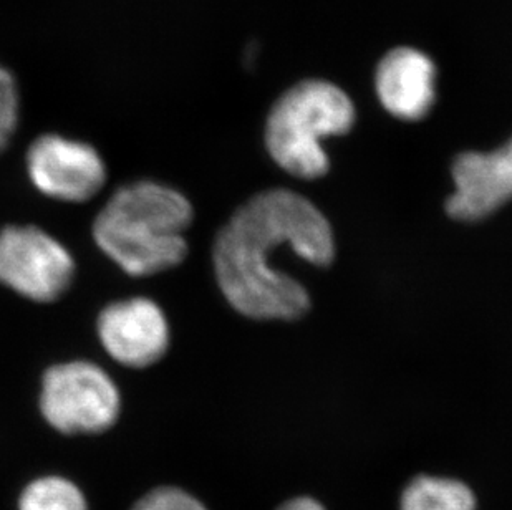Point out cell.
<instances>
[{
	"label": "cell",
	"instance_id": "30bf717a",
	"mask_svg": "<svg viewBox=\"0 0 512 510\" xmlns=\"http://www.w3.org/2000/svg\"><path fill=\"white\" fill-rule=\"evenodd\" d=\"M401 510H476V501L463 482L421 476L403 492Z\"/></svg>",
	"mask_w": 512,
	"mask_h": 510
},
{
	"label": "cell",
	"instance_id": "4fadbf2b",
	"mask_svg": "<svg viewBox=\"0 0 512 510\" xmlns=\"http://www.w3.org/2000/svg\"><path fill=\"white\" fill-rule=\"evenodd\" d=\"M133 510H206V507L178 487H158L136 502Z\"/></svg>",
	"mask_w": 512,
	"mask_h": 510
},
{
	"label": "cell",
	"instance_id": "5b68a950",
	"mask_svg": "<svg viewBox=\"0 0 512 510\" xmlns=\"http://www.w3.org/2000/svg\"><path fill=\"white\" fill-rule=\"evenodd\" d=\"M73 255L37 226L0 229V284L35 304H54L72 289Z\"/></svg>",
	"mask_w": 512,
	"mask_h": 510
},
{
	"label": "cell",
	"instance_id": "7c38bea8",
	"mask_svg": "<svg viewBox=\"0 0 512 510\" xmlns=\"http://www.w3.org/2000/svg\"><path fill=\"white\" fill-rule=\"evenodd\" d=\"M20 118L19 88L14 75L0 67V154L9 148Z\"/></svg>",
	"mask_w": 512,
	"mask_h": 510
},
{
	"label": "cell",
	"instance_id": "3957f363",
	"mask_svg": "<svg viewBox=\"0 0 512 510\" xmlns=\"http://www.w3.org/2000/svg\"><path fill=\"white\" fill-rule=\"evenodd\" d=\"M353 121L355 106L342 88L324 80H305L272 106L266 125L267 151L295 178H320L329 171L320 140L347 133Z\"/></svg>",
	"mask_w": 512,
	"mask_h": 510
},
{
	"label": "cell",
	"instance_id": "5bb4252c",
	"mask_svg": "<svg viewBox=\"0 0 512 510\" xmlns=\"http://www.w3.org/2000/svg\"><path fill=\"white\" fill-rule=\"evenodd\" d=\"M277 510H324L319 502L309 497H299V499H292V501L285 502L284 506L279 507Z\"/></svg>",
	"mask_w": 512,
	"mask_h": 510
},
{
	"label": "cell",
	"instance_id": "ba28073f",
	"mask_svg": "<svg viewBox=\"0 0 512 510\" xmlns=\"http://www.w3.org/2000/svg\"><path fill=\"white\" fill-rule=\"evenodd\" d=\"M455 193L446 211L459 221H479L512 199V138L493 153H463L453 163Z\"/></svg>",
	"mask_w": 512,
	"mask_h": 510
},
{
	"label": "cell",
	"instance_id": "8fae6325",
	"mask_svg": "<svg viewBox=\"0 0 512 510\" xmlns=\"http://www.w3.org/2000/svg\"><path fill=\"white\" fill-rule=\"evenodd\" d=\"M20 510H88L82 491L63 477L49 476L30 482L19 501Z\"/></svg>",
	"mask_w": 512,
	"mask_h": 510
},
{
	"label": "cell",
	"instance_id": "9c48e42d",
	"mask_svg": "<svg viewBox=\"0 0 512 510\" xmlns=\"http://www.w3.org/2000/svg\"><path fill=\"white\" fill-rule=\"evenodd\" d=\"M375 88L385 110L393 116L406 121L421 120L435 103V62L421 50L393 49L378 65Z\"/></svg>",
	"mask_w": 512,
	"mask_h": 510
},
{
	"label": "cell",
	"instance_id": "52a82bcc",
	"mask_svg": "<svg viewBox=\"0 0 512 510\" xmlns=\"http://www.w3.org/2000/svg\"><path fill=\"white\" fill-rule=\"evenodd\" d=\"M97 337L116 363L143 370L166 357L171 328L166 313L155 300L133 297L116 300L100 310Z\"/></svg>",
	"mask_w": 512,
	"mask_h": 510
},
{
	"label": "cell",
	"instance_id": "7a4b0ae2",
	"mask_svg": "<svg viewBox=\"0 0 512 510\" xmlns=\"http://www.w3.org/2000/svg\"><path fill=\"white\" fill-rule=\"evenodd\" d=\"M194 211L178 189L141 179L120 186L92 226L98 249L131 277H151L183 264Z\"/></svg>",
	"mask_w": 512,
	"mask_h": 510
},
{
	"label": "cell",
	"instance_id": "8992f818",
	"mask_svg": "<svg viewBox=\"0 0 512 510\" xmlns=\"http://www.w3.org/2000/svg\"><path fill=\"white\" fill-rule=\"evenodd\" d=\"M25 169L40 194L60 203H88L108 179L107 163L95 146L55 133L30 143Z\"/></svg>",
	"mask_w": 512,
	"mask_h": 510
},
{
	"label": "cell",
	"instance_id": "6da1fadb",
	"mask_svg": "<svg viewBox=\"0 0 512 510\" xmlns=\"http://www.w3.org/2000/svg\"><path fill=\"white\" fill-rule=\"evenodd\" d=\"M290 249L310 264L334 260L332 227L309 199L269 189L242 204L213 246L214 275L236 312L256 320H294L310 308L304 285L271 264L277 249Z\"/></svg>",
	"mask_w": 512,
	"mask_h": 510
},
{
	"label": "cell",
	"instance_id": "277c9868",
	"mask_svg": "<svg viewBox=\"0 0 512 510\" xmlns=\"http://www.w3.org/2000/svg\"><path fill=\"white\" fill-rule=\"evenodd\" d=\"M45 421L62 434H98L115 426L121 396L112 376L88 360L49 366L39 398Z\"/></svg>",
	"mask_w": 512,
	"mask_h": 510
}]
</instances>
